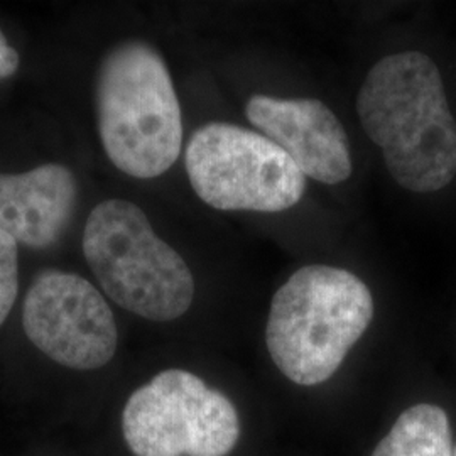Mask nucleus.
<instances>
[{"label":"nucleus","mask_w":456,"mask_h":456,"mask_svg":"<svg viewBox=\"0 0 456 456\" xmlns=\"http://www.w3.org/2000/svg\"><path fill=\"white\" fill-rule=\"evenodd\" d=\"M453 456H456V446H455V450H453Z\"/></svg>","instance_id":"nucleus-13"},{"label":"nucleus","mask_w":456,"mask_h":456,"mask_svg":"<svg viewBox=\"0 0 456 456\" xmlns=\"http://www.w3.org/2000/svg\"><path fill=\"white\" fill-rule=\"evenodd\" d=\"M184 166L200 200L222 212H284L306 191V176L276 142L228 122L196 129Z\"/></svg>","instance_id":"nucleus-5"},{"label":"nucleus","mask_w":456,"mask_h":456,"mask_svg":"<svg viewBox=\"0 0 456 456\" xmlns=\"http://www.w3.org/2000/svg\"><path fill=\"white\" fill-rule=\"evenodd\" d=\"M78 181L69 167L43 164L19 175L0 173V230L17 244L46 248L69 225Z\"/></svg>","instance_id":"nucleus-9"},{"label":"nucleus","mask_w":456,"mask_h":456,"mask_svg":"<svg viewBox=\"0 0 456 456\" xmlns=\"http://www.w3.org/2000/svg\"><path fill=\"white\" fill-rule=\"evenodd\" d=\"M19 53L7 43L5 34L0 29V80L12 77L19 68Z\"/></svg>","instance_id":"nucleus-12"},{"label":"nucleus","mask_w":456,"mask_h":456,"mask_svg":"<svg viewBox=\"0 0 456 456\" xmlns=\"http://www.w3.org/2000/svg\"><path fill=\"white\" fill-rule=\"evenodd\" d=\"M372 456H453L448 414L435 404L406 409Z\"/></svg>","instance_id":"nucleus-10"},{"label":"nucleus","mask_w":456,"mask_h":456,"mask_svg":"<svg viewBox=\"0 0 456 456\" xmlns=\"http://www.w3.org/2000/svg\"><path fill=\"white\" fill-rule=\"evenodd\" d=\"M122 433L135 456H228L240 419L227 395L198 375L169 369L129 397Z\"/></svg>","instance_id":"nucleus-6"},{"label":"nucleus","mask_w":456,"mask_h":456,"mask_svg":"<svg viewBox=\"0 0 456 456\" xmlns=\"http://www.w3.org/2000/svg\"><path fill=\"white\" fill-rule=\"evenodd\" d=\"M26 337L46 357L73 370H97L114 359L115 316L105 297L78 274L46 269L22 305Z\"/></svg>","instance_id":"nucleus-7"},{"label":"nucleus","mask_w":456,"mask_h":456,"mask_svg":"<svg viewBox=\"0 0 456 456\" xmlns=\"http://www.w3.org/2000/svg\"><path fill=\"white\" fill-rule=\"evenodd\" d=\"M357 114L399 186L435 193L455 180L456 120L428 54L404 51L375 63L360 86Z\"/></svg>","instance_id":"nucleus-1"},{"label":"nucleus","mask_w":456,"mask_h":456,"mask_svg":"<svg viewBox=\"0 0 456 456\" xmlns=\"http://www.w3.org/2000/svg\"><path fill=\"white\" fill-rule=\"evenodd\" d=\"M95 107L102 146L118 171L152 180L180 158V100L163 56L151 45L131 39L103 56Z\"/></svg>","instance_id":"nucleus-3"},{"label":"nucleus","mask_w":456,"mask_h":456,"mask_svg":"<svg viewBox=\"0 0 456 456\" xmlns=\"http://www.w3.org/2000/svg\"><path fill=\"white\" fill-rule=\"evenodd\" d=\"M248 122L276 142L305 176L338 184L352 175V151L342 122L316 98L252 95L245 105Z\"/></svg>","instance_id":"nucleus-8"},{"label":"nucleus","mask_w":456,"mask_h":456,"mask_svg":"<svg viewBox=\"0 0 456 456\" xmlns=\"http://www.w3.org/2000/svg\"><path fill=\"white\" fill-rule=\"evenodd\" d=\"M19 291L17 242L0 230V326L7 320Z\"/></svg>","instance_id":"nucleus-11"},{"label":"nucleus","mask_w":456,"mask_h":456,"mask_svg":"<svg viewBox=\"0 0 456 456\" xmlns=\"http://www.w3.org/2000/svg\"><path fill=\"white\" fill-rule=\"evenodd\" d=\"M83 254L107 296L151 322H173L190 310L195 279L188 264L127 200H105L90 212Z\"/></svg>","instance_id":"nucleus-4"},{"label":"nucleus","mask_w":456,"mask_h":456,"mask_svg":"<svg viewBox=\"0 0 456 456\" xmlns=\"http://www.w3.org/2000/svg\"><path fill=\"white\" fill-rule=\"evenodd\" d=\"M374 297L350 271L297 269L274 294L265 343L277 369L297 386H318L340 369L372 323Z\"/></svg>","instance_id":"nucleus-2"}]
</instances>
